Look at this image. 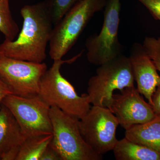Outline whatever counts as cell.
<instances>
[{
    "label": "cell",
    "instance_id": "6da1fadb",
    "mask_svg": "<svg viewBox=\"0 0 160 160\" xmlns=\"http://www.w3.org/2000/svg\"><path fill=\"white\" fill-rule=\"evenodd\" d=\"M23 25L16 39H5L0 44V55L42 63L46 58V48L53 25L48 1L26 5L21 9Z\"/></svg>",
    "mask_w": 160,
    "mask_h": 160
},
{
    "label": "cell",
    "instance_id": "7a4b0ae2",
    "mask_svg": "<svg viewBox=\"0 0 160 160\" xmlns=\"http://www.w3.org/2000/svg\"><path fill=\"white\" fill-rule=\"evenodd\" d=\"M79 53L70 59L54 60L40 82L38 95L50 107L56 106L67 114L80 120L91 108L88 94L78 95L73 86L62 75L61 68L65 63L73 62Z\"/></svg>",
    "mask_w": 160,
    "mask_h": 160
},
{
    "label": "cell",
    "instance_id": "3957f363",
    "mask_svg": "<svg viewBox=\"0 0 160 160\" xmlns=\"http://www.w3.org/2000/svg\"><path fill=\"white\" fill-rule=\"evenodd\" d=\"M107 0H82L53 26L49 42V55L61 59L73 47L93 15L102 10Z\"/></svg>",
    "mask_w": 160,
    "mask_h": 160
},
{
    "label": "cell",
    "instance_id": "277c9868",
    "mask_svg": "<svg viewBox=\"0 0 160 160\" xmlns=\"http://www.w3.org/2000/svg\"><path fill=\"white\" fill-rule=\"evenodd\" d=\"M134 75L129 57L123 54L100 66L88 82L87 93L92 106L107 107L113 92L134 86Z\"/></svg>",
    "mask_w": 160,
    "mask_h": 160
},
{
    "label": "cell",
    "instance_id": "5b68a950",
    "mask_svg": "<svg viewBox=\"0 0 160 160\" xmlns=\"http://www.w3.org/2000/svg\"><path fill=\"white\" fill-rule=\"evenodd\" d=\"M52 139L50 145L62 160H101L102 156L95 152L84 139L79 127V120L56 106L50 109Z\"/></svg>",
    "mask_w": 160,
    "mask_h": 160
},
{
    "label": "cell",
    "instance_id": "8992f818",
    "mask_svg": "<svg viewBox=\"0 0 160 160\" xmlns=\"http://www.w3.org/2000/svg\"><path fill=\"white\" fill-rule=\"evenodd\" d=\"M104 9L99 33L92 35L85 43L88 62L99 66L122 54L118 38L121 0H107Z\"/></svg>",
    "mask_w": 160,
    "mask_h": 160
},
{
    "label": "cell",
    "instance_id": "52a82bcc",
    "mask_svg": "<svg viewBox=\"0 0 160 160\" xmlns=\"http://www.w3.org/2000/svg\"><path fill=\"white\" fill-rule=\"evenodd\" d=\"M2 103L14 116L26 138L52 134L51 107L38 95L23 97L9 94Z\"/></svg>",
    "mask_w": 160,
    "mask_h": 160
},
{
    "label": "cell",
    "instance_id": "ba28073f",
    "mask_svg": "<svg viewBox=\"0 0 160 160\" xmlns=\"http://www.w3.org/2000/svg\"><path fill=\"white\" fill-rule=\"evenodd\" d=\"M82 136L100 155L112 151L118 141L116 133L119 125L117 118L107 107L92 106L78 121Z\"/></svg>",
    "mask_w": 160,
    "mask_h": 160
},
{
    "label": "cell",
    "instance_id": "9c48e42d",
    "mask_svg": "<svg viewBox=\"0 0 160 160\" xmlns=\"http://www.w3.org/2000/svg\"><path fill=\"white\" fill-rule=\"evenodd\" d=\"M46 63L28 62L0 55V78L12 94L28 97L38 93Z\"/></svg>",
    "mask_w": 160,
    "mask_h": 160
},
{
    "label": "cell",
    "instance_id": "30bf717a",
    "mask_svg": "<svg viewBox=\"0 0 160 160\" xmlns=\"http://www.w3.org/2000/svg\"><path fill=\"white\" fill-rule=\"evenodd\" d=\"M113 94L109 109L125 130L131 126L149 122L156 115L152 106L147 103L134 86Z\"/></svg>",
    "mask_w": 160,
    "mask_h": 160
},
{
    "label": "cell",
    "instance_id": "8fae6325",
    "mask_svg": "<svg viewBox=\"0 0 160 160\" xmlns=\"http://www.w3.org/2000/svg\"><path fill=\"white\" fill-rule=\"evenodd\" d=\"M137 89L152 106V97L157 87L160 85V76L152 61L143 46L138 43L132 45L129 57Z\"/></svg>",
    "mask_w": 160,
    "mask_h": 160
},
{
    "label": "cell",
    "instance_id": "7c38bea8",
    "mask_svg": "<svg viewBox=\"0 0 160 160\" xmlns=\"http://www.w3.org/2000/svg\"><path fill=\"white\" fill-rule=\"evenodd\" d=\"M26 138L14 116L2 103L0 106V157L12 149L20 148Z\"/></svg>",
    "mask_w": 160,
    "mask_h": 160
},
{
    "label": "cell",
    "instance_id": "4fadbf2b",
    "mask_svg": "<svg viewBox=\"0 0 160 160\" xmlns=\"http://www.w3.org/2000/svg\"><path fill=\"white\" fill-rule=\"evenodd\" d=\"M125 138L160 153V113L149 122L126 129Z\"/></svg>",
    "mask_w": 160,
    "mask_h": 160
},
{
    "label": "cell",
    "instance_id": "5bb4252c",
    "mask_svg": "<svg viewBox=\"0 0 160 160\" xmlns=\"http://www.w3.org/2000/svg\"><path fill=\"white\" fill-rule=\"evenodd\" d=\"M117 160H160V153L126 138L118 140L113 150Z\"/></svg>",
    "mask_w": 160,
    "mask_h": 160
},
{
    "label": "cell",
    "instance_id": "9a60e30c",
    "mask_svg": "<svg viewBox=\"0 0 160 160\" xmlns=\"http://www.w3.org/2000/svg\"><path fill=\"white\" fill-rule=\"evenodd\" d=\"M52 137V134H47L26 138L20 146L16 160H40Z\"/></svg>",
    "mask_w": 160,
    "mask_h": 160
},
{
    "label": "cell",
    "instance_id": "2e32d148",
    "mask_svg": "<svg viewBox=\"0 0 160 160\" xmlns=\"http://www.w3.org/2000/svg\"><path fill=\"white\" fill-rule=\"evenodd\" d=\"M0 32L5 39L13 41L19 33L17 23L12 16L9 0H0Z\"/></svg>",
    "mask_w": 160,
    "mask_h": 160
},
{
    "label": "cell",
    "instance_id": "e0dca14e",
    "mask_svg": "<svg viewBox=\"0 0 160 160\" xmlns=\"http://www.w3.org/2000/svg\"><path fill=\"white\" fill-rule=\"evenodd\" d=\"M82 0H49V9L53 25L62 19L70 9Z\"/></svg>",
    "mask_w": 160,
    "mask_h": 160
},
{
    "label": "cell",
    "instance_id": "ac0fdd59",
    "mask_svg": "<svg viewBox=\"0 0 160 160\" xmlns=\"http://www.w3.org/2000/svg\"><path fill=\"white\" fill-rule=\"evenodd\" d=\"M143 46L157 70L160 72V37H146Z\"/></svg>",
    "mask_w": 160,
    "mask_h": 160
},
{
    "label": "cell",
    "instance_id": "d6986e66",
    "mask_svg": "<svg viewBox=\"0 0 160 160\" xmlns=\"http://www.w3.org/2000/svg\"><path fill=\"white\" fill-rule=\"evenodd\" d=\"M148 9L156 20L160 21V0H136Z\"/></svg>",
    "mask_w": 160,
    "mask_h": 160
},
{
    "label": "cell",
    "instance_id": "ffe728a7",
    "mask_svg": "<svg viewBox=\"0 0 160 160\" xmlns=\"http://www.w3.org/2000/svg\"><path fill=\"white\" fill-rule=\"evenodd\" d=\"M40 160H62L61 155L50 144L45 149Z\"/></svg>",
    "mask_w": 160,
    "mask_h": 160
},
{
    "label": "cell",
    "instance_id": "44dd1931",
    "mask_svg": "<svg viewBox=\"0 0 160 160\" xmlns=\"http://www.w3.org/2000/svg\"><path fill=\"white\" fill-rule=\"evenodd\" d=\"M152 106L156 113H160V85L157 87L152 97Z\"/></svg>",
    "mask_w": 160,
    "mask_h": 160
},
{
    "label": "cell",
    "instance_id": "7402d4cb",
    "mask_svg": "<svg viewBox=\"0 0 160 160\" xmlns=\"http://www.w3.org/2000/svg\"><path fill=\"white\" fill-rule=\"evenodd\" d=\"M12 94L8 86L0 78V106L3 100L7 96Z\"/></svg>",
    "mask_w": 160,
    "mask_h": 160
},
{
    "label": "cell",
    "instance_id": "603a6c76",
    "mask_svg": "<svg viewBox=\"0 0 160 160\" xmlns=\"http://www.w3.org/2000/svg\"><path fill=\"white\" fill-rule=\"evenodd\" d=\"M0 160H1V157H0Z\"/></svg>",
    "mask_w": 160,
    "mask_h": 160
},
{
    "label": "cell",
    "instance_id": "cb8c5ba5",
    "mask_svg": "<svg viewBox=\"0 0 160 160\" xmlns=\"http://www.w3.org/2000/svg\"><path fill=\"white\" fill-rule=\"evenodd\" d=\"M0 44H1V43H0Z\"/></svg>",
    "mask_w": 160,
    "mask_h": 160
}]
</instances>
